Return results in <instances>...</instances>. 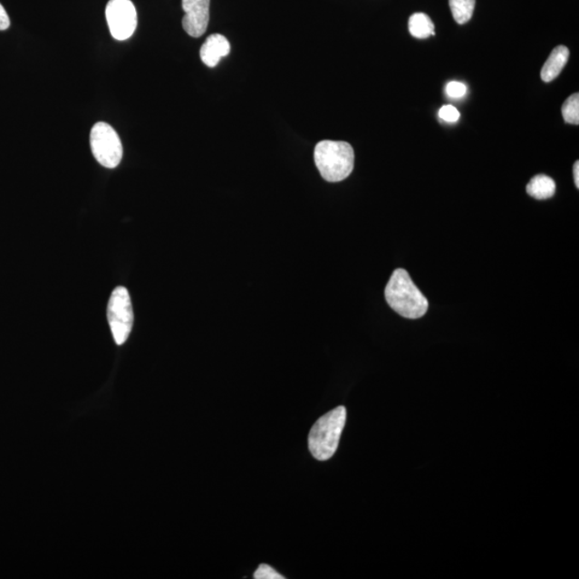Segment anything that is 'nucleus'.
Returning <instances> with one entry per match:
<instances>
[{
    "label": "nucleus",
    "mask_w": 579,
    "mask_h": 579,
    "mask_svg": "<svg viewBox=\"0 0 579 579\" xmlns=\"http://www.w3.org/2000/svg\"><path fill=\"white\" fill-rule=\"evenodd\" d=\"M231 45L229 41L222 34H215L209 36L202 45L201 60L209 68L217 66L221 58L230 54Z\"/></svg>",
    "instance_id": "nucleus-8"
},
{
    "label": "nucleus",
    "mask_w": 579,
    "mask_h": 579,
    "mask_svg": "<svg viewBox=\"0 0 579 579\" xmlns=\"http://www.w3.org/2000/svg\"><path fill=\"white\" fill-rule=\"evenodd\" d=\"M254 577L256 579H285V576L279 574L276 570L267 565H261L259 569L255 572Z\"/></svg>",
    "instance_id": "nucleus-14"
},
{
    "label": "nucleus",
    "mask_w": 579,
    "mask_h": 579,
    "mask_svg": "<svg viewBox=\"0 0 579 579\" xmlns=\"http://www.w3.org/2000/svg\"><path fill=\"white\" fill-rule=\"evenodd\" d=\"M93 157L104 168L114 169L122 159V145L119 134L107 122H97L91 131Z\"/></svg>",
    "instance_id": "nucleus-5"
},
{
    "label": "nucleus",
    "mask_w": 579,
    "mask_h": 579,
    "mask_svg": "<svg viewBox=\"0 0 579 579\" xmlns=\"http://www.w3.org/2000/svg\"><path fill=\"white\" fill-rule=\"evenodd\" d=\"M10 26V19L7 13H5L3 5L0 4V31H5Z\"/></svg>",
    "instance_id": "nucleus-17"
},
{
    "label": "nucleus",
    "mask_w": 579,
    "mask_h": 579,
    "mask_svg": "<svg viewBox=\"0 0 579 579\" xmlns=\"http://www.w3.org/2000/svg\"><path fill=\"white\" fill-rule=\"evenodd\" d=\"M573 172H574V181L576 185V188H579V162L576 161L574 168H573Z\"/></svg>",
    "instance_id": "nucleus-18"
},
{
    "label": "nucleus",
    "mask_w": 579,
    "mask_h": 579,
    "mask_svg": "<svg viewBox=\"0 0 579 579\" xmlns=\"http://www.w3.org/2000/svg\"><path fill=\"white\" fill-rule=\"evenodd\" d=\"M210 0H181L185 11L183 27L193 38L206 34L209 22Z\"/></svg>",
    "instance_id": "nucleus-7"
},
{
    "label": "nucleus",
    "mask_w": 579,
    "mask_h": 579,
    "mask_svg": "<svg viewBox=\"0 0 579 579\" xmlns=\"http://www.w3.org/2000/svg\"><path fill=\"white\" fill-rule=\"evenodd\" d=\"M467 87L464 83H460V82H449L447 85V95L449 98H461L466 95Z\"/></svg>",
    "instance_id": "nucleus-16"
},
{
    "label": "nucleus",
    "mask_w": 579,
    "mask_h": 579,
    "mask_svg": "<svg viewBox=\"0 0 579 579\" xmlns=\"http://www.w3.org/2000/svg\"><path fill=\"white\" fill-rule=\"evenodd\" d=\"M527 193L536 200H547L555 193V180L544 174L536 175L529 181Z\"/></svg>",
    "instance_id": "nucleus-10"
},
{
    "label": "nucleus",
    "mask_w": 579,
    "mask_h": 579,
    "mask_svg": "<svg viewBox=\"0 0 579 579\" xmlns=\"http://www.w3.org/2000/svg\"><path fill=\"white\" fill-rule=\"evenodd\" d=\"M108 320L114 342L121 346L130 335L134 320L130 295L124 286H117L111 295Z\"/></svg>",
    "instance_id": "nucleus-4"
},
{
    "label": "nucleus",
    "mask_w": 579,
    "mask_h": 579,
    "mask_svg": "<svg viewBox=\"0 0 579 579\" xmlns=\"http://www.w3.org/2000/svg\"><path fill=\"white\" fill-rule=\"evenodd\" d=\"M105 16L114 39L127 40L136 32L138 14L131 0H110Z\"/></svg>",
    "instance_id": "nucleus-6"
},
{
    "label": "nucleus",
    "mask_w": 579,
    "mask_h": 579,
    "mask_svg": "<svg viewBox=\"0 0 579 579\" xmlns=\"http://www.w3.org/2000/svg\"><path fill=\"white\" fill-rule=\"evenodd\" d=\"M454 20L463 25L471 20L476 7V0H449Z\"/></svg>",
    "instance_id": "nucleus-12"
},
{
    "label": "nucleus",
    "mask_w": 579,
    "mask_h": 579,
    "mask_svg": "<svg viewBox=\"0 0 579 579\" xmlns=\"http://www.w3.org/2000/svg\"><path fill=\"white\" fill-rule=\"evenodd\" d=\"M347 410L339 406L320 418L310 430L308 444L310 453L320 461L329 460L334 456L346 425Z\"/></svg>",
    "instance_id": "nucleus-2"
},
{
    "label": "nucleus",
    "mask_w": 579,
    "mask_h": 579,
    "mask_svg": "<svg viewBox=\"0 0 579 579\" xmlns=\"http://www.w3.org/2000/svg\"><path fill=\"white\" fill-rule=\"evenodd\" d=\"M439 116L443 121L448 122H456L459 120L460 114L458 110L453 107V105H443L439 111Z\"/></svg>",
    "instance_id": "nucleus-15"
},
{
    "label": "nucleus",
    "mask_w": 579,
    "mask_h": 579,
    "mask_svg": "<svg viewBox=\"0 0 579 579\" xmlns=\"http://www.w3.org/2000/svg\"><path fill=\"white\" fill-rule=\"evenodd\" d=\"M385 298L390 307L403 318H422L429 310V301L403 268L391 274L386 285Z\"/></svg>",
    "instance_id": "nucleus-1"
},
{
    "label": "nucleus",
    "mask_w": 579,
    "mask_h": 579,
    "mask_svg": "<svg viewBox=\"0 0 579 579\" xmlns=\"http://www.w3.org/2000/svg\"><path fill=\"white\" fill-rule=\"evenodd\" d=\"M563 116L567 124H579V95L574 93L567 98L563 105Z\"/></svg>",
    "instance_id": "nucleus-13"
},
{
    "label": "nucleus",
    "mask_w": 579,
    "mask_h": 579,
    "mask_svg": "<svg viewBox=\"0 0 579 579\" xmlns=\"http://www.w3.org/2000/svg\"><path fill=\"white\" fill-rule=\"evenodd\" d=\"M570 51L565 45L555 48L552 54L542 68L541 79L545 83L554 81L563 72L567 61H569Z\"/></svg>",
    "instance_id": "nucleus-9"
},
{
    "label": "nucleus",
    "mask_w": 579,
    "mask_h": 579,
    "mask_svg": "<svg viewBox=\"0 0 579 579\" xmlns=\"http://www.w3.org/2000/svg\"><path fill=\"white\" fill-rule=\"evenodd\" d=\"M314 162L322 178L330 183H338L352 173L354 150L347 142L324 140L315 146Z\"/></svg>",
    "instance_id": "nucleus-3"
},
{
    "label": "nucleus",
    "mask_w": 579,
    "mask_h": 579,
    "mask_svg": "<svg viewBox=\"0 0 579 579\" xmlns=\"http://www.w3.org/2000/svg\"><path fill=\"white\" fill-rule=\"evenodd\" d=\"M409 32L413 37L426 39L435 36V25L430 17L425 14H414L409 19Z\"/></svg>",
    "instance_id": "nucleus-11"
}]
</instances>
